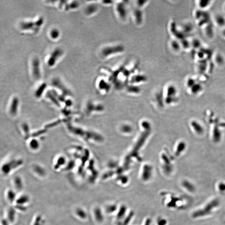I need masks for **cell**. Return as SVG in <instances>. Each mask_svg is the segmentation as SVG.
Segmentation results:
<instances>
[{
	"label": "cell",
	"instance_id": "cell-1",
	"mask_svg": "<svg viewBox=\"0 0 225 225\" xmlns=\"http://www.w3.org/2000/svg\"><path fill=\"white\" fill-rule=\"evenodd\" d=\"M124 48L121 46L117 45L114 46H108L103 49L102 54L104 58H107L116 53H121L124 51Z\"/></svg>",
	"mask_w": 225,
	"mask_h": 225
},
{
	"label": "cell",
	"instance_id": "cell-17",
	"mask_svg": "<svg viewBox=\"0 0 225 225\" xmlns=\"http://www.w3.org/2000/svg\"><path fill=\"white\" fill-rule=\"evenodd\" d=\"M46 83H43L38 88L37 91L35 92V95L37 97H40L42 94L44 92V90L45 89L46 87Z\"/></svg>",
	"mask_w": 225,
	"mask_h": 225
},
{
	"label": "cell",
	"instance_id": "cell-13",
	"mask_svg": "<svg viewBox=\"0 0 225 225\" xmlns=\"http://www.w3.org/2000/svg\"><path fill=\"white\" fill-rule=\"evenodd\" d=\"M15 215H16V213H15V210L14 209L11 208L8 210L7 215L8 218L7 219L8 221L11 223L14 222L15 218Z\"/></svg>",
	"mask_w": 225,
	"mask_h": 225
},
{
	"label": "cell",
	"instance_id": "cell-12",
	"mask_svg": "<svg viewBox=\"0 0 225 225\" xmlns=\"http://www.w3.org/2000/svg\"><path fill=\"white\" fill-rule=\"evenodd\" d=\"M28 146L32 150H37L40 148V144L39 141L35 139H31L29 142Z\"/></svg>",
	"mask_w": 225,
	"mask_h": 225
},
{
	"label": "cell",
	"instance_id": "cell-11",
	"mask_svg": "<svg viewBox=\"0 0 225 225\" xmlns=\"http://www.w3.org/2000/svg\"><path fill=\"white\" fill-rule=\"evenodd\" d=\"M75 214L76 216L82 220L86 219L87 218V214L84 210L81 208H77L75 211Z\"/></svg>",
	"mask_w": 225,
	"mask_h": 225
},
{
	"label": "cell",
	"instance_id": "cell-4",
	"mask_svg": "<svg viewBox=\"0 0 225 225\" xmlns=\"http://www.w3.org/2000/svg\"><path fill=\"white\" fill-rule=\"evenodd\" d=\"M63 54V51L59 48L55 49L51 54L48 61V64L49 66H53L55 65L57 59Z\"/></svg>",
	"mask_w": 225,
	"mask_h": 225
},
{
	"label": "cell",
	"instance_id": "cell-16",
	"mask_svg": "<svg viewBox=\"0 0 225 225\" xmlns=\"http://www.w3.org/2000/svg\"><path fill=\"white\" fill-rule=\"evenodd\" d=\"M64 156H59V158L57 159V161H56V163L55 164L54 166V167L55 168L58 169V166H61L62 165H64L65 164V158L64 157Z\"/></svg>",
	"mask_w": 225,
	"mask_h": 225
},
{
	"label": "cell",
	"instance_id": "cell-6",
	"mask_svg": "<svg viewBox=\"0 0 225 225\" xmlns=\"http://www.w3.org/2000/svg\"><path fill=\"white\" fill-rule=\"evenodd\" d=\"M19 99L16 97H14L9 104V112L12 116H15L17 114L19 108Z\"/></svg>",
	"mask_w": 225,
	"mask_h": 225
},
{
	"label": "cell",
	"instance_id": "cell-18",
	"mask_svg": "<svg viewBox=\"0 0 225 225\" xmlns=\"http://www.w3.org/2000/svg\"><path fill=\"white\" fill-rule=\"evenodd\" d=\"M79 3L77 1H73L71 2L70 4H67L65 5V9L69 10L70 8L71 9H75L77 8L79 6Z\"/></svg>",
	"mask_w": 225,
	"mask_h": 225
},
{
	"label": "cell",
	"instance_id": "cell-21",
	"mask_svg": "<svg viewBox=\"0 0 225 225\" xmlns=\"http://www.w3.org/2000/svg\"><path fill=\"white\" fill-rule=\"evenodd\" d=\"M171 46L173 49L175 50H179L180 48L179 44L177 43V41H173L171 43Z\"/></svg>",
	"mask_w": 225,
	"mask_h": 225
},
{
	"label": "cell",
	"instance_id": "cell-19",
	"mask_svg": "<svg viewBox=\"0 0 225 225\" xmlns=\"http://www.w3.org/2000/svg\"><path fill=\"white\" fill-rule=\"evenodd\" d=\"M211 2V1H199L198 5L200 7L204 9L206 8L209 5Z\"/></svg>",
	"mask_w": 225,
	"mask_h": 225
},
{
	"label": "cell",
	"instance_id": "cell-3",
	"mask_svg": "<svg viewBox=\"0 0 225 225\" xmlns=\"http://www.w3.org/2000/svg\"><path fill=\"white\" fill-rule=\"evenodd\" d=\"M32 71L33 77L38 80L41 77V71L40 69V61L37 58L33 60L32 62Z\"/></svg>",
	"mask_w": 225,
	"mask_h": 225
},
{
	"label": "cell",
	"instance_id": "cell-23",
	"mask_svg": "<svg viewBox=\"0 0 225 225\" xmlns=\"http://www.w3.org/2000/svg\"><path fill=\"white\" fill-rule=\"evenodd\" d=\"M223 36L225 37V29H224V30L223 31Z\"/></svg>",
	"mask_w": 225,
	"mask_h": 225
},
{
	"label": "cell",
	"instance_id": "cell-10",
	"mask_svg": "<svg viewBox=\"0 0 225 225\" xmlns=\"http://www.w3.org/2000/svg\"><path fill=\"white\" fill-rule=\"evenodd\" d=\"M14 186L17 190H21L23 188V180L20 177H16L14 179Z\"/></svg>",
	"mask_w": 225,
	"mask_h": 225
},
{
	"label": "cell",
	"instance_id": "cell-14",
	"mask_svg": "<svg viewBox=\"0 0 225 225\" xmlns=\"http://www.w3.org/2000/svg\"><path fill=\"white\" fill-rule=\"evenodd\" d=\"M98 7L95 4H90L87 7L86 9V13L88 15L92 14L97 11Z\"/></svg>",
	"mask_w": 225,
	"mask_h": 225
},
{
	"label": "cell",
	"instance_id": "cell-15",
	"mask_svg": "<svg viewBox=\"0 0 225 225\" xmlns=\"http://www.w3.org/2000/svg\"><path fill=\"white\" fill-rule=\"evenodd\" d=\"M215 21L216 23L220 26H223L225 25V18L222 15H218L216 17Z\"/></svg>",
	"mask_w": 225,
	"mask_h": 225
},
{
	"label": "cell",
	"instance_id": "cell-2",
	"mask_svg": "<svg viewBox=\"0 0 225 225\" xmlns=\"http://www.w3.org/2000/svg\"><path fill=\"white\" fill-rule=\"evenodd\" d=\"M53 86L60 90L65 95H72V93L64 85L58 78H55L52 81Z\"/></svg>",
	"mask_w": 225,
	"mask_h": 225
},
{
	"label": "cell",
	"instance_id": "cell-5",
	"mask_svg": "<svg viewBox=\"0 0 225 225\" xmlns=\"http://www.w3.org/2000/svg\"><path fill=\"white\" fill-rule=\"evenodd\" d=\"M115 10L116 13L120 18L122 19H124L126 18L128 10L127 8H126L125 4L122 3H118L117 5H116Z\"/></svg>",
	"mask_w": 225,
	"mask_h": 225
},
{
	"label": "cell",
	"instance_id": "cell-7",
	"mask_svg": "<svg viewBox=\"0 0 225 225\" xmlns=\"http://www.w3.org/2000/svg\"><path fill=\"white\" fill-rule=\"evenodd\" d=\"M21 28L24 30H32L35 32H38L39 30L35 22L33 21H24L22 22L20 24Z\"/></svg>",
	"mask_w": 225,
	"mask_h": 225
},
{
	"label": "cell",
	"instance_id": "cell-9",
	"mask_svg": "<svg viewBox=\"0 0 225 225\" xmlns=\"http://www.w3.org/2000/svg\"><path fill=\"white\" fill-rule=\"evenodd\" d=\"M6 197L8 200L11 203L15 202L17 198V195L14 191L12 189L8 190L6 193Z\"/></svg>",
	"mask_w": 225,
	"mask_h": 225
},
{
	"label": "cell",
	"instance_id": "cell-20",
	"mask_svg": "<svg viewBox=\"0 0 225 225\" xmlns=\"http://www.w3.org/2000/svg\"><path fill=\"white\" fill-rule=\"evenodd\" d=\"M50 35H51V37L52 38V39H56L59 37V31L56 28L52 29L51 31Z\"/></svg>",
	"mask_w": 225,
	"mask_h": 225
},
{
	"label": "cell",
	"instance_id": "cell-8",
	"mask_svg": "<svg viewBox=\"0 0 225 225\" xmlns=\"http://www.w3.org/2000/svg\"><path fill=\"white\" fill-rule=\"evenodd\" d=\"M30 199L29 197L26 195H23L19 197H17L15 203L16 205L24 206L26 204L29 202Z\"/></svg>",
	"mask_w": 225,
	"mask_h": 225
},
{
	"label": "cell",
	"instance_id": "cell-22",
	"mask_svg": "<svg viewBox=\"0 0 225 225\" xmlns=\"http://www.w3.org/2000/svg\"><path fill=\"white\" fill-rule=\"evenodd\" d=\"M35 23H36V24H37V27L38 28H40V27H41V26L43 24V23H44L43 18L42 17L40 18L37 21H35Z\"/></svg>",
	"mask_w": 225,
	"mask_h": 225
}]
</instances>
